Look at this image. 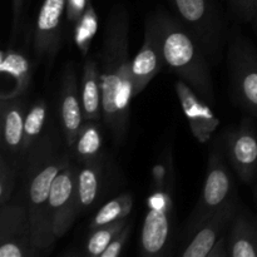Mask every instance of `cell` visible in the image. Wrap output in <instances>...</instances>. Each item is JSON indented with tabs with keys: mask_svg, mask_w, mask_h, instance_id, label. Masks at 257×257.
Listing matches in <instances>:
<instances>
[{
	"mask_svg": "<svg viewBox=\"0 0 257 257\" xmlns=\"http://www.w3.org/2000/svg\"><path fill=\"white\" fill-rule=\"evenodd\" d=\"M166 65L162 35L157 14H150L145 23V38L140 52L132 59V79L135 97L145 90L153 78Z\"/></svg>",
	"mask_w": 257,
	"mask_h": 257,
	"instance_id": "cell-11",
	"label": "cell"
},
{
	"mask_svg": "<svg viewBox=\"0 0 257 257\" xmlns=\"http://www.w3.org/2000/svg\"><path fill=\"white\" fill-rule=\"evenodd\" d=\"M228 257H257V220L245 207H238L227 233Z\"/></svg>",
	"mask_w": 257,
	"mask_h": 257,
	"instance_id": "cell-18",
	"label": "cell"
},
{
	"mask_svg": "<svg viewBox=\"0 0 257 257\" xmlns=\"http://www.w3.org/2000/svg\"><path fill=\"white\" fill-rule=\"evenodd\" d=\"M75 43H77L78 49L82 52L84 57H87L88 50H89L92 40L94 38L95 32L98 28V18L92 3H89L87 9L82 14L77 23H75Z\"/></svg>",
	"mask_w": 257,
	"mask_h": 257,
	"instance_id": "cell-25",
	"label": "cell"
},
{
	"mask_svg": "<svg viewBox=\"0 0 257 257\" xmlns=\"http://www.w3.org/2000/svg\"><path fill=\"white\" fill-rule=\"evenodd\" d=\"M131 19L123 5H115L108 13L99 50L102 82V123L120 146L130 130L131 104L135 98L132 60L130 59Z\"/></svg>",
	"mask_w": 257,
	"mask_h": 257,
	"instance_id": "cell-1",
	"label": "cell"
},
{
	"mask_svg": "<svg viewBox=\"0 0 257 257\" xmlns=\"http://www.w3.org/2000/svg\"><path fill=\"white\" fill-rule=\"evenodd\" d=\"M172 153L170 150L166 151L162 161L153 167L152 177L155 190H166L171 188V178H173Z\"/></svg>",
	"mask_w": 257,
	"mask_h": 257,
	"instance_id": "cell-27",
	"label": "cell"
},
{
	"mask_svg": "<svg viewBox=\"0 0 257 257\" xmlns=\"http://www.w3.org/2000/svg\"><path fill=\"white\" fill-rule=\"evenodd\" d=\"M227 68L236 102L257 117V49L248 38L233 30L227 42Z\"/></svg>",
	"mask_w": 257,
	"mask_h": 257,
	"instance_id": "cell-6",
	"label": "cell"
},
{
	"mask_svg": "<svg viewBox=\"0 0 257 257\" xmlns=\"http://www.w3.org/2000/svg\"><path fill=\"white\" fill-rule=\"evenodd\" d=\"M171 188L155 190L148 198V211L143 221L140 252L143 256H161L166 252L171 238Z\"/></svg>",
	"mask_w": 257,
	"mask_h": 257,
	"instance_id": "cell-9",
	"label": "cell"
},
{
	"mask_svg": "<svg viewBox=\"0 0 257 257\" xmlns=\"http://www.w3.org/2000/svg\"><path fill=\"white\" fill-rule=\"evenodd\" d=\"M130 223L128 218L119 220L117 222L109 223L103 227L95 228V230L89 231L87 241H85L84 252L87 256L90 257H100L103 251L108 247L113 238Z\"/></svg>",
	"mask_w": 257,
	"mask_h": 257,
	"instance_id": "cell-24",
	"label": "cell"
},
{
	"mask_svg": "<svg viewBox=\"0 0 257 257\" xmlns=\"http://www.w3.org/2000/svg\"><path fill=\"white\" fill-rule=\"evenodd\" d=\"M29 108L25 97L0 99L2 155L22 168L24 122Z\"/></svg>",
	"mask_w": 257,
	"mask_h": 257,
	"instance_id": "cell-15",
	"label": "cell"
},
{
	"mask_svg": "<svg viewBox=\"0 0 257 257\" xmlns=\"http://www.w3.org/2000/svg\"><path fill=\"white\" fill-rule=\"evenodd\" d=\"M90 0H68L67 2V19L68 22L75 24L87 9Z\"/></svg>",
	"mask_w": 257,
	"mask_h": 257,
	"instance_id": "cell-30",
	"label": "cell"
},
{
	"mask_svg": "<svg viewBox=\"0 0 257 257\" xmlns=\"http://www.w3.org/2000/svg\"><path fill=\"white\" fill-rule=\"evenodd\" d=\"M177 18L198 43L208 60L218 62L227 42V23L212 0H172Z\"/></svg>",
	"mask_w": 257,
	"mask_h": 257,
	"instance_id": "cell-5",
	"label": "cell"
},
{
	"mask_svg": "<svg viewBox=\"0 0 257 257\" xmlns=\"http://www.w3.org/2000/svg\"><path fill=\"white\" fill-rule=\"evenodd\" d=\"M207 257H228L227 238H226V235H223L222 237L215 243V246H213L212 250L210 251Z\"/></svg>",
	"mask_w": 257,
	"mask_h": 257,
	"instance_id": "cell-32",
	"label": "cell"
},
{
	"mask_svg": "<svg viewBox=\"0 0 257 257\" xmlns=\"http://www.w3.org/2000/svg\"><path fill=\"white\" fill-rule=\"evenodd\" d=\"M58 115L64 143L69 150L84 123L79 83L73 62L65 63L63 68L58 93Z\"/></svg>",
	"mask_w": 257,
	"mask_h": 257,
	"instance_id": "cell-13",
	"label": "cell"
},
{
	"mask_svg": "<svg viewBox=\"0 0 257 257\" xmlns=\"http://www.w3.org/2000/svg\"><path fill=\"white\" fill-rule=\"evenodd\" d=\"M25 0H13V22H12V40L17 38L23 19V9Z\"/></svg>",
	"mask_w": 257,
	"mask_h": 257,
	"instance_id": "cell-31",
	"label": "cell"
},
{
	"mask_svg": "<svg viewBox=\"0 0 257 257\" xmlns=\"http://www.w3.org/2000/svg\"><path fill=\"white\" fill-rule=\"evenodd\" d=\"M68 0H44L34 30V54L38 63L52 67L62 43V20Z\"/></svg>",
	"mask_w": 257,
	"mask_h": 257,
	"instance_id": "cell-14",
	"label": "cell"
},
{
	"mask_svg": "<svg viewBox=\"0 0 257 257\" xmlns=\"http://www.w3.org/2000/svg\"><path fill=\"white\" fill-rule=\"evenodd\" d=\"M48 113H49V107H48L47 100L43 99V98H39L35 102H33L28 108L24 122V138H23V162H24L29 151L33 148V146L37 143V141L44 133Z\"/></svg>",
	"mask_w": 257,
	"mask_h": 257,
	"instance_id": "cell-22",
	"label": "cell"
},
{
	"mask_svg": "<svg viewBox=\"0 0 257 257\" xmlns=\"http://www.w3.org/2000/svg\"><path fill=\"white\" fill-rule=\"evenodd\" d=\"M19 166L0 155V205L13 200L19 185Z\"/></svg>",
	"mask_w": 257,
	"mask_h": 257,
	"instance_id": "cell-26",
	"label": "cell"
},
{
	"mask_svg": "<svg viewBox=\"0 0 257 257\" xmlns=\"http://www.w3.org/2000/svg\"><path fill=\"white\" fill-rule=\"evenodd\" d=\"M131 232H132V225L128 223L117 236L112 240V242L108 245V247L103 251L100 257H117L122 253L128 238H130Z\"/></svg>",
	"mask_w": 257,
	"mask_h": 257,
	"instance_id": "cell-28",
	"label": "cell"
},
{
	"mask_svg": "<svg viewBox=\"0 0 257 257\" xmlns=\"http://www.w3.org/2000/svg\"><path fill=\"white\" fill-rule=\"evenodd\" d=\"M28 210L18 197L0 205V257H37Z\"/></svg>",
	"mask_w": 257,
	"mask_h": 257,
	"instance_id": "cell-7",
	"label": "cell"
},
{
	"mask_svg": "<svg viewBox=\"0 0 257 257\" xmlns=\"http://www.w3.org/2000/svg\"><path fill=\"white\" fill-rule=\"evenodd\" d=\"M0 72L3 75L13 78L14 80L13 89L7 93H2L0 99L25 97L33 82L34 65L32 60L24 53L13 49V48H7L3 50L2 57H0Z\"/></svg>",
	"mask_w": 257,
	"mask_h": 257,
	"instance_id": "cell-19",
	"label": "cell"
},
{
	"mask_svg": "<svg viewBox=\"0 0 257 257\" xmlns=\"http://www.w3.org/2000/svg\"><path fill=\"white\" fill-rule=\"evenodd\" d=\"M78 165L72 161L52 185L47 206V220L55 240L65 235L79 217L77 202Z\"/></svg>",
	"mask_w": 257,
	"mask_h": 257,
	"instance_id": "cell-8",
	"label": "cell"
},
{
	"mask_svg": "<svg viewBox=\"0 0 257 257\" xmlns=\"http://www.w3.org/2000/svg\"><path fill=\"white\" fill-rule=\"evenodd\" d=\"M162 35L166 65L210 105L216 102L207 55L177 17L165 10L156 13Z\"/></svg>",
	"mask_w": 257,
	"mask_h": 257,
	"instance_id": "cell-3",
	"label": "cell"
},
{
	"mask_svg": "<svg viewBox=\"0 0 257 257\" xmlns=\"http://www.w3.org/2000/svg\"><path fill=\"white\" fill-rule=\"evenodd\" d=\"M238 207H240V202H238V198H236L227 206L213 213L196 230L182 252H180V256L207 257L215 243L223 235L227 233L228 227H230Z\"/></svg>",
	"mask_w": 257,
	"mask_h": 257,
	"instance_id": "cell-17",
	"label": "cell"
},
{
	"mask_svg": "<svg viewBox=\"0 0 257 257\" xmlns=\"http://www.w3.org/2000/svg\"><path fill=\"white\" fill-rule=\"evenodd\" d=\"M253 5H255V12H256V18H257V0H253Z\"/></svg>",
	"mask_w": 257,
	"mask_h": 257,
	"instance_id": "cell-33",
	"label": "cell"
},
{
	"mask_svg": "<svg viewBox=\"0 0 257 257\" xmlns=\"http://www.w3.org/2000/svg\"><path fill=\"white\" fill-rule=\"evenodd\" d=\"M72 161L69 150L60 145L57 128L49 124L20 168L19 185L14 196L27 207L39 256L49 252L57 241L47 220L48 200L54 180Z\"/></svg>",
	"mask_w": 257,
	"mask_h": 257,
	"instance_id": "cell-2",
	"label": "cell"
},
{
	"mask_svg": "<svg viewBox=\"0 0 257 257\" xmlns=\"http://www.w3.org/2000/svg\"><path fill=\"white\" fill-rule=\"evenodd\" d=\"M223 152L231 167L242 182L257 178V131L250 119H243L236 128L223 135Z\"/></svg>",
	"mask_w": 257,
	"mask_h": 257,
	"instance_id": "cell-10",
	"label": "cell"
},
{
	"mask_svg": "<svg viewBox=\"0 0 257 257\" xmlns=\"http://www.w3.org/2000/svg\"><path fill=\"white\" fill-rule=\"evenodd\" d=\"M133 208L132 192H123L100 206L89 223V231L128 218Z\"/></svg>",
	"mask_w": 257,
	"mask_h": 257,
	"instance_id": "cell-23",
	"label": "cell"
},
{
	"mask_svg": "<svg viewBox=\"0 0 257 257\" xmlns=\"http://www.w3.org/2000/svg\"><path fill=\"white\" fill-rule=\"evenodd\" d=\"M102 120H84L78 132L75 142L69 148L70 156L77 165L92 162L104 155L103 150Z\"/></svg>",
	"mask_w": 257,
	"mask_h": 257,
	"instance_id": "cell-21",
	"label": "cell"
},
{
	"mask_svg": "<svg viewBox=\"0 0 257 257\" xmlns=\"http://www.w3.org/2000/svg\"><path fill=\"white\" fill-rule=\"evenodd\" d=\"M225 157L222 145L220 146L217 141L208 157L202 192L185 225L186 240H190L196 230L213 213L238 198Z\"/></svg>",
	"mask_w": 257,
	"mask_h": 257,
	"instance_id": "cell-4",
	"label": "cell"
},
{
	"mask_svg": "<svg viewBox=\"0 0 257 257\" xmlns=\"http://www.w3.org/2000/svg\"><path fill=\"white\" fill-rule=\"evenodd\" d=\"M80 98H82L84 120H102V82L99 63L92 55H87L80 77Z\"/></svg>",
	"mask_w": 257,
	"mask_h": 257,
	"instance_id": "cell-20",
	"label": "cell"
},
{
	"mask_svg": "<svg viewBox=\"0 0 257 257\" xmlns=\"http://www.w3.org/2000/svg\"><path fill=\"white\" fill-rule=\"evenodd\" d=\"M113 180V166L105 153L98 160L78 165L77 202L79 216L87 215L98 207L110 192Z\"/></svg>",
	"mask_w": 257,
	"mask_h": 257,
	"instance_id": "cell-12",
	"label": "cell"
},
{
	"mask_svg": "<svg viewBox=\"0 0 257 257\" xmlns=\"http://www.w3.org/2000/svg\"><path fill=\"white\" fill-rule=\"evenodd\" d=\"M233 12L242 22H251L256 18L253 0H230Z\"/></svg>",
	"mask_w": 257,
	"mask_h": 257,
	"instance_id": "cell-29",
	"label": "cell"
},
{
	"mask_svg": "<svg viewBox=\"0 0 257 257\" xmlns=\"http://www.w3.org/2000/svg\"><path fill=\"white\" fill-rule=\"evenodd\" d=\"M175 89L193 137L200 143L210 142L215 131L220 127V119L211 105L183 80L177 79Z\"/></svg>",
	"mask_w": 257,
	"mask_h": 257,
	"instance_id": "cell-16",
	"label": "cell"
}]
</instances>
